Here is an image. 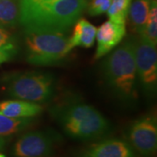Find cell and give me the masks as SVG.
<instances>
[{
	"label": "cell",
	"mask_w": 157,
	"mask_h": 157,
	"mask_svg": "<svg viewBox=\"0 0 157 157\" xmlns=\"http://www.w3.org/2000/svg\"><path fill=\"white\" fill-rule=\"evenodd\" d=\"M86 7V0H56L19 9V24L25 31L66 33Z\"/></svg>",
	"instance_id": "6da1fadb"
},
{
	"label": "cell",
	"mask_w": 157,
	"mask_h": 157,
	"mask_svg": "<svg viewBox=\"0 0 157 157\" xmlns=\"http://www.w3.org/2000/svg\"><path fill=\"white\" fill-rule=\"evenodd\" d=\"M51 113L69 137L89 140L106 135L109 122L95 107L80 101H67L52 107Z\"/></svg>",
	"instance_id": "7a4b0ae2"
},
{
	"label": "cell",
	"mask_w": 157,
	"mask_h": 157,
	"mask_svg": "<svg viewBox=\"0 0 157 157\" xmlns=\"http://www.w3.org/2000/svg\"><path fill=\"white\" fill-rule=\"evenodd\" d=\"M103 75L107 86L118 98L134 101L137 97V74L132 39L124 41L103 63Z\"/></svg>",
	"instance_id": "3957f363"
},
{
	"label": "cell",
	"mask_w": 157,
	"mask_h": 157,
	"mask_svg": "<svg viewBox=\"0 0 157 157\" xmlns=\"http://www.w3.org/2000/svg\"><path fill=\"white\" fill-rule=\"evenodd\" d=\"M7 94L13 98L35 103L49 101L55 90V77L45 72H18L2 78Z\"/></svg>",
	"instance_id": "277c9868"
},
{
	"label": "cell",
	"mask_w": 157,
	"mask_h": 157,
	"mask_svg": "<svg viewBox=\"0 0 157 157\" xmlns=\"http://www.w3.org/2000/svg\"><path fill=\"white\" fill-rule=\"evenodd\" d=\"M25 58L39 67L55 66L67 56L68 38L62 33L25 31Z\"/></svg>",
	"instance_id": "5b68a950"
},
{
	"label": "cell",
	"mask_w": 157,
	"mask_h": 157,
	"mask_svg": "<svg viewBox=\"0 0 157 157\" xmlns=\"http://www.w3.org/2000/svg\"><path fill=\"white\" fill-rule=\"evenodd\" d=\"M137 80L147 94H155L157 87L156 46L140 36L132 39Z\"/></svg>",
	"instance_id": "8992f818"
},
{
	"label": "cell",
	"mask_w": 157,
	"mask_h": 157,
	"mask_svg": "<svg viewBox=\"0 0 157 157\" xmlns=\"http://www.w3.org/2000/svg\"><path fill=\"white\" fill-rule=\"evenodd\" d=\"M58 135L52 131H31L22 135L12 148L14 157H49L54 150Z\"/></svg>",
	"instance_id": "52a82bcc"
},
{
	"label": "cell",
	"mask_w": 157,
	"mask_h": 157,
	"mask_svg": "<svg viewBox=\"0 0 157 157\" xmlns=\"http://www.w3.org/2000/svg\"><path fill=\"white\" fill-rule=\"evenodd\" d=\"M128 142L140 155H153L157 148V121L154 115H146L135 121L128 131Z\"/></svg>",
	"instance_id": "ba28073f"
},
{
	"label": "cell",
	"mask_w": 157,
	"mask_h": 157,
	"mask_svg": "<svg viewBox=\"0 0 157 157\" xmlns=\"http://www.w3.org/2000/svg\"><path fill=\"white\" fill-rule=\"evenodd\" d=\"M78 157H136V154L127 140L111 138L90 144Z\"/></svg>",
	"instance_id": "9c48e42d"
},
{
	"label": "cell",
	"mask_w": 157,
	"mask_h": 157,
	"mask_svg": "<svg viewBox=\"0 0 157 157\" xmlns=\"http://www.w3.org/2000/svg\"><path fill=\"white\" fill-rule=\"evenodd\" d=\"M126 25L117 24L108 20L97 28L96 48L94 59H99L107 55L117 46L126 35Z\"/></svg>",
	"instance_id": "30bf717a"
},
{
	"label": "cell",
	"mask_w": 157,
	"mask_h": 157,
	"mask_svg": "<svg viewBox=\"0 0 157 157\" xmlns=\"http://www.w3.org/2000/svg\"><path fill=\"white\" fill-rule=\"evenodd\" d=\"M73 33L68 38L67 50L70 52L75 47H92L95 41L97 27L86 18H78L73 25Z\"/></svg>",
	"instance_id": "8fae6325"
},
{
	"label": "cell",
	"mask_w": 157,
	"mask_h": 157,
	"mask_svg": "<svg viewBox=\"0 0 157 157\" xmlns=\"http://www.w3.org/2000/svg\"><path fill=\"white\" fill-rule=\"evenodd\" d=\"M43 111L39 103L22 100H11L0 102V114L11 118H34Z\"/></svg>",
	"instance_id": "7c38bea8"
},
{
	"label": "cell",
	"mask_w": 157,
	"mask_h": 157,
	"mask_svg": "<svg viewBox=\"0 0 157 157\" xmlns=\"http://www.w3.org/2000/svg\"><path fill=\"white\" fill-rule=\"evenodd\" d=\"M150 0H134L129 6L128 17L132 31L140 35L145 27L150 9Z\"/></svg>",
	"instance_id": "4fadbf2b"
},
{
	"label": "cell",
	"mask_w": 157,
	"mask_h": 157,
	"mask_svg": "<svg viewBox=\"0 0 157 157\" xmlns=\"http://www.w3.org/2000/svg\"><path fill=\"white\" fill-rule=\"evenodd\" d=\"M34 118H11L0 114V137L20 133L34 123Z\"/></svg>",
	"instance_id": "5bb4252c"
},
{
	"label": "cell",
	"mask_w": 157,
	"mask_h": 157,
	"mask_svg": "<svg viewBox=\"0 0 157 157\" xmlns=\"http://www.w3.org/2000/svg\"><path fill=\"white\" fill-rule=\"evenodd\" d=\"M19 24V6L17 0H0V25L13 28Z\"/></svg>",
	"instance_id": "9a60e30c"
},
{
	"label": "cell",
	"mask_w": 157,
	"mask_h": 157,
	"mask_svg": "<svg viewBox=\"0 0 157 157\" xmlns=\"http://www.w3.org/2000/svg\"><path fill=\"white\" fill-rule=\"evenodd\" d=\"M149 42L151 45H157V3H151L148 12V17L145 27L141 33L138 35Z\"/></svg>",
	"instance_id": "2e32d148"
},
{
	"label": "cell",
	"mask_w": 157,
	"mask_h": 157,
	"mask_svg": "<svg viewBox=\"0 0 157 157\" xmlns=\"http://www.w3.org/2000/svg\"><path fill=\"white\" fill-rule=\"evenodd\" d=\"M131 3L132 0H112L110 7L107 11L109 20L117 24L126 25Z\"/></svg>",
	"instance_id": "e0dca14e"
},
{
	"label": "cell",
	"mask_w": 157,
	"mask_h": 157,
	"mask_svg": "<svg viewBox=\"0 0 157 157\" xmlns=\"http://www.w3.org/2000/svg\"><path fill=\"white\" fill-rule=\"evenodd\" d=\"M18 51V45L16 37L6 27L0 25V52L9 58L16 56Z\"/></svg>",
	"instance_id": "ac0fdd59"
},
{
	"label": "cell",
	"mask_w": 157,
	"mask_h": 157,
	"mask_svg": "<svg viewBox=\"0 0 157 157\" xmlns=\"http://www.w3.org/2000/svg\"><path fill=\"white\" fill-rule=\"evenodd\" d=\"M111 3L112 0H92L87 8L89 15L95 17L107 12Z\"/></svg>",
	"instance_id": "d6986e66"
},
{
	"label": "cell",
	"mask_w": 157,
	"mask_h": 157,
	"mask_svg": "<svg viewBox=\"0 0 157 157\" xmlns=\"http://www.w3.org/2000/svg\"><path fill=\"white\" fill-rule=\"evenodd\" d=\"M53 1H56V0H19L18 6H19V9H25V8H30L33 6H40L43 4L51 3Z\"/></svg>",
	"instance_id": "ffe728a7"
},
{
	"label": "cell",
	"mask_w": 157,
	"mask_h": 157,
	"mask_svg": "<svg viewBox=\"0 0 157 157\" xmlns=\"http://www.w3.org/2000/svg\"><path fill=\"white\" fill-rule=\"evenodd\" d=\"M9 60V58L6 56V54H4L2 52H0V64L4 63V62H6Z\"/></svg>",
	"instance_id": "44dd1931"
},
{
	"label": "cell",
	"mask_w": 157,
	"mask_h": 157,
	"mask_svg": "<svg viewBox=\"0 0 157 157\" xmlns=\"http://www.w3.org/2000/svg\"><path fill=\"white\" fill-rule=\"evenodd\" d=\"M6 143V140L5 137H0V151L5 147V145Z\"/></svg>",
	"instance_id": "7402d4cb"
},
{
	"label": "cell",
	"mask_w": 157,
	"mask_h": 157,
	"mask_svg": "<svg viewBox=\"0 0 157 157\" xmlns=\"http://www.w3.org/2000/svg\"><path fill=\"white\" fill-rule=\"evenodd\" d=\"M150 3H157V0H150Z\"/></svg>",
	"instance_id": "603a6c76"
},
{
	"label": "cell",
	"mask_w": 157,
	"mask_h": 157,
	"mask_svg": "<svg viewBox=\"0 0 157 157\" xmlns=\"http://www.w3.org/2000/svg\"><path fill=\"white\" fill-rule=\"evenodd\" d=\"M0 157H6V156H5V155H4L3 154H1V153H0Z\"/></svg>",
	"instance_id": "cb8c5ba5"
}]
</instances>
